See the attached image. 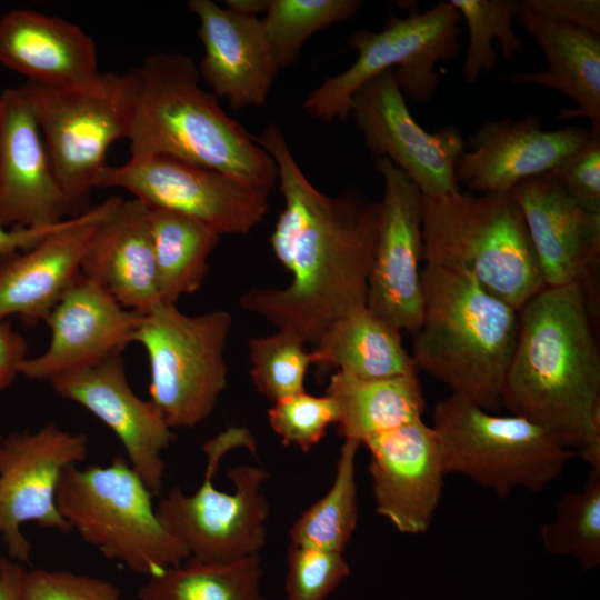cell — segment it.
I'll return each mask as SVG.
<instances>
[{
  "label": "cell",
  "instance_id": "cell-1",
  "mask_svg": "<svg viewBox=\"0 0 600 600\" xmlns=\"http://www.w3.org/2000/svg\"><path fill=\"white\" fill-rule=\"evenodd\" d=\"M256 140L277 167L283 207L270 246L291 279L280 289L248 290L239 303L313 348L339 319L367 307L380 202L356 188L320 192L274 123Z\"/></svg>",
  "mask_w": 600,
  "mask_h": 600
},
{
  "label": "cell",
  "instance_id": "cell-2",
  "mask_svg": "<svg viewBox=\"0 0 600 600\" xmlns=\"http://www.w3.org/2000/svg\"><path fill=\"white\" fill-rule=\"evenodd\" d=\"M501 406L578 452L600 414V353L580 284L546 287L518 311Z\"/></svg>",
  "mask_w": 600,
  "mask_h": 600
},
{
  "label": "cell",
  "instance_id": "cell-3",
  "mask_svg": "<svg viewBox=\"0 0 600 600\" xmlns=\"http://www.w3.org/2000/svg\"><path fill=\"white\" fill-rule=\"evenodd\" d=\"M138 69L140 90L128 139L130 154L167 156L272 190L278 182L273 159L200 86L191 57L157 51Z\"/></svg>",
  "mask_w": 600,
  "mask_h": 600
},
{
  "label": "cell",
  "instance_id": "cell-4",
  "mask_svg": "<svg viewBox=\"0 0 600 600\" xmlns=\"http://www.w3.org/2000/svg\"><path fill=\"white\" fill-rule=\"evenodd\" d=\"M423 316L411 354L452 394L494 412L516 346L519 313L466 271L421 270Z\"/></svg>",
  "mask_w": 600,
  "mask_h": 600
},
{
  "label": "cell",
  "instance_id": "cell-5",
  "mask_svg": "<svg viewBox=\"0 0 600 600\" xmlns=\"http://www.w3.org/2000/svg\"><path fill=\"white\" fill-rule=\"evenodd\" d=\"M422 206L427 264L466 271L518 311L546 288L511 192L422 194Z\"/></svg>",
  "mask_w": 600,
  "mask_h": 600
},
{
  "label": "cell",
  "instance_id": "cell-6",
  "mask_svg": "<svg viewBox=\"0 0 600 600\" xmlns=\"http://www.w3.org/2000/svg\"><path fill=\"white\" fill-rule=\"evenodd\" d=\"M39 124L46 149L70 213L87 210L90 192L107 166L109 147L129 139L140 73L97 72L72 83L20 86Z\"/></svg>",
  "mask_w": 600,
  "mask_h": 600
},
{
  "label": "cell",
  "instance_id": "cell-7",
  "mask_svg": "<svg viewBox=\"0 0 600 600\" xmlns=\"http://www.w3.org/2000/svg\"><path fill=\"white\" fill-rule=\"evenodd\" d=\"M153 493L127 459L107 466H72L59 482L60 514L106 558L148 578L181 564L190 554L160 521Z\"/></svg>",
  "mask_w": 600,
  "mask_h": 600
},
{
  "label": "cell",
  "instance_id": "cell-8",
  "mask_svg": "<svg viewBox=\"0 0 600 600\" xmlns=\"http://www.w3.org/2000/svg\"><path fill=\"white\" fill-rule=\"evenodd\" d=\"M431 426L446 473L464 476L501 499L518 488L543 490L576 456L543 427L452 393L434 406Z\"/></svg>",
  "mask_w": 600,
  "mask_h": 600
},
{
  "label": "cell",
  "instance_id": "cell-9",
  "mask_svg": "<svg viewBox=\"0 0 600 600\" xmlns=\"http://www.w3.org/2000/svg\"><path fill=\"white\" fill-rule=\"evenodd\" d=\"M460 22L457 9L440 1L406 18L390 16L380 31H354L348 46L358 52L357 59L313 89L303 101L304 111L323 122L346 121L356 91L392 69L404 97L419 103L430 101L440 84L438 64L454 59L460 51Z\"/></svg>",
  "mask_w": 600,
  "mask_h": 600
},
{
  "label": "cell",
  "instance_id": "cell-10",
  "mask_svg": "<svg viewBox=\"0 0 600 600\" xmlns=\"http://www.w3.org/2000/svg\"><path fill=\"white\" fill-rule=\"evenodd\" d=\"M247 448L256 454L257 444L246 428H230L203 444L207 467L202 483L191 494L174 487L156 506V512L188 550L191 558L228 562L257 554L267 540L269 503L262 492L267 470L238 464L227 471L232 493L213 484L221 459L230 451Z\"/></svg>",
  "mask_w": 600,
  "mask_h": 600
},
{
  "label": "cell",
  "instance_id": "cell-11",
  "mask_svg": "<svg viewBox=\"0 0 600 600\" xmlns=\"http://www.w3.org/2000/svg\"><path fill=\"white\" fill-rule=\"evenodd\" d=\"M139 316L132 342L148 356L150 401L171 429L200 424L228 384L224 350L231 314L216 309L190 316L158 301Z\"/></svg>",
  "mask_w": 600,
  "mask_h": 600
},
{
  "label": "cell",
  "instance_id": "cell-12",
  "mask_svg": "<svg viewBox=\"0 0 600 600\" xmlns=\"http://www.w3.org/2000/svg\"><path fill=\"white\" fill-rule=\"evenodd\" d=\"M96 188H119L150 208L193 218L222 234H247L268 212L269 192L234 177L160 154L106 166Z\"/></svg>",
  "mask_w": 600,
  "mask_h": 600
},
{
  "label": "cell",
  "instance_id": "cell-13",
  "mask_svg": "<svg viewBox=\"0 0 600 600\" xmlns=\"http://www.w3.org/2000/svg\"><path fill=\"white\" fill-rule=\"evenodd\" d=\"M89 450L84 433L50 421L36 431H18L0 441V540L8 557L29 563L31 543L23 524L72 531L60 514L56 496L63 472L82 462Z\"/></svg>",
  "mask_w": 600,
  "mask_h": 600
},
{
  "label": "cell",
  "instance_id": "cell-14",
  "mask_svg": "<svg viewBox=\"0 0 600 600\" xmlns=\"http://www.w3.org/2000/svg\"><path fill=\"white\" fill-rule=\"evenodd\" d=\"M382 178L378 239L367 308L400 332L414 334L423 316L422 192L386 158H376Z\"/></svg>",
  "mask_w": 600,
  "mask_h": 600
},
{
  "label": "cell",
  "instance_id": "cell-15",
  "mask_svg": "<svg viewBox=\"0 0 600 600\" xmlns=\"http://www.w3.org/2000/svg\"><path fill=\"white\" fill-rule=\"evenodd\" d=\"M350 116L376 158H386L419 188L422 194L459 191L454 168L464 152L460 130L446 126L428 132L413 119L393 69L360 87L352 97Z\"/></svg>",
  "mask_w": 600,
  "mask_h": 600
},
{
  "label": "cell",
  "instance_id": "cell-16",
  "mask_svg": "<svg viewBox=\"0 0 600 600\" xmlns=\"http://www.w3.org/2000/svg\"><path fill=\"white\" fill-rule=\"evenodd\" d=\"M511 194L523 216L544 286L580 284L594 317L600 213L578 206L550 172L522 180Z\"/></svg>",
  "mask_w": 600,
  "mask_h": 600
},
{
  "label": "cell",
  "instance_id": "cell-17",
  "mask_svg": "<svg viewBox=\"0 0 600 600\" xmlns=\"http://www.w3.org/2000/svg\"><path fill=\"white\" fill-rule=\"evenodd\" d=\"M49 382L60 398L83 407L117 436L130 466L153 496L159 494L166 471L162 452L174 434L159 409L133 392L121 354Z\"/></svg>",
  "mask_w": 600,
  "mask_h": 600
},
{
  "label": "cell",
  "instance_id": "cell-18",
  "mask_svg": "<svg viewBox=\"0 0 600 600\" xmlns=\"http://www.w3.org/2000/svg\"><path fill=\"white\" fill-rule=\"evenodd\" d=\"M363 446L370 454L369 473L377 512L400 533H426L447 476L433 427L419 419Z\"/></svg>",
  "mask_w": 600,
  "mask_h": 600
},
{
  "label": "cell",
  "instance_id": "cell-19",
  "mask_svg": "<svg viewBox=\"0 0 600 600\" xmlns=\"http://www.w3.org/2000/svg\"><path fill=\"white\" fill-rule=\"evenodd\" d=\"M139 313L122 307L101 284L82 273L46 320L47 349L28 358L20 374L51 381L68 371L100 363L132 343Z\"/></svg>",
  "mask_w": 600,
  "mask_h": 600
},
{
  "label": "cell",
  "instance_id": "cell-20",
  "mask_svg": "<svg viewBox=\"0 0 600 600\" xmlns=\"http://www.w3.org/2000/svg\"><path fill=\"white\" fill-rule=\"evenodd\" d=\"M122 201L109 197L62 226L28 250L0 258V321L17 316L28 324L46 322L81 264L98 224Z\"/></svg>",
  "mask_w": 600,
  "mask_h": 600
},
{
  "label": "cell",
  "instance_id": "cell-21",
  "mask_svg": "<svg viewBox=\"0 0 600 600\" xmlns=\"http://www.w3.org/2000/svg\"><path fill=\"white\" fill-rule=\"evenodd\" d=\"M591 130L571 126L547 131L534 114L483 123L454 168L456 181L469 192L509 193L522 180L550 172L578 150Z\"/></svg>",
  "mask_w": 600,
  "mask_h": 600
},
{
  "label": "cell",
  "instance_id": "cell-22",
  "mask_svg": "<svg viewBox=\"0 0 600 600\" xmlns=\"http://www.w3.org/2000/svg\"><path fill=\"white\" fill-rule=\"evenodd\" d=\"M71 214L20 87L0 94V226L43 227Z\"/></svg>",
  "mask_w": 600,
  "mask_h": 600
},
{
  "label": "cell",
  "instance_id": "cell-23",
  "mask_svg": "<svg viewBox=\"0 0 600 600\" xmlns=\"http://www.w3.org/2000/svg\"><path fill=\"white\" fill-rule=\"evenodd\" d=\"M187 6L199 20L204 54L198 70L211 92L227 99L233 110L264 104L279 70L261 19L234 13L212 0H190Z\"/></svg>",
  "mask_w": 600,
  "mask_h": 600
},
{
  "label": "cell",
  "instance_id": "cell-24",
  "mask_svg": "<svg viewBox=\"0 0 600 600\" xmlns=\"http://www.w3.org/2000/svg\"><path fill=\"white\" fill-rule=\"evenodd\" d=\"M148 216L142 201L122 200L98 224L81 264L83 276L140 314L160 301Z\"/></svg>",
  "mask_w": 600,
  "mask_h": 600
},
{
  "label": "cell",
  "instance_id": "cell-25",
  "mask_svg": "<svg viewBox=\"0 0 600 600\" xmlns=\"http://www.w3.org/2000/svg\"><path fill=\"white\" fill-rule=\"evenodd\" d=\"M0 62L29 82L47 86L99 72L96 43L78 24L28 9L0 18Z\"/></svg>",
  "mask_w": 600,
  "mask_h": 600
},
{
  "label": "cell",
  "instance_id": "cell-26",
  "mask_svg": "<svg viewBox=\"0 0 600 600\" xmlns=\"http://www.w3.org/2000/svg\"><path fill=\"white\" fill-rule=\"evenodd\" d=\"M516 18L542 50L547 68L502 78L514 84L540 86L567 96L577 108L562 109L558 118L586 117L590 129L600 131V36L540 16L522 1Z\"/></svg>",
  "mask_w": 600,
  "mask_h": 600
},
{
  "label": "cell",
  "instance_id": "cell-27",
  "mask_svg": "<svg viewBox=\"0 0 600 600\" xmlns=\"http://www.w3.org/2000/svg\"><path fill=\"white\" fill-rule=\"evenodd\" d=\"M326 394L338 411V433L358 442L422 419L424 398L418 373L387 379H359L336 371Z\"/></svg>",
  "mask_w": 600,
  "mask_h": 600
},
{
  "label": "cell",
  "instance_id": "cell-28",
  "mask_svg": "<svg viewBox=\"0 0 600 600\" xmlns=\"http://www.w3.org/2000/svg\"><path fill=\"white\" fill-rule=\"evenodd\" d=\"M316 364L359 379H387L418 373L401 332L367 307L339 319L312 348Z\"/></svg>",
  "mask_w": 600,
  "mask_h": 600
},
{
  "label": "cell",
  "instance_id": "cell-29",
  "mask_svg": "<svg viewBox=\"0 0 600 600\" xmlns=\"http://www.w3.org/2000/svg\"><path fill=\"white\" fill-rule=\"evenodd\" d=\"M148 221L159 299L177 304L200 289L221 236L193 218L162 209L149 207Z\"/></svg>",
  "mask_w": 600,
  "mask_h": 600
},
{
  "label": "cell",
  "instance_id": "cell-30",
  "mask_svg": "<svg viewBox=\"0 0 600 600\" xmlns=\"http://www.w3.org/2000/svg\"><path fill=\"white\" fill-rule=\"evenodd\" d=\"M259 553L228 562L189 557L181 564L150 577L138 590L139 600H267L260 589Z\"/></svg>",
  "mask_w": 600,
  "mask_h": 600
},
{
  "label": "cell",
  "instance_id": "cell-31",
  "mask_svg": "<svg viewBox=\"0 0 600 600\" xmlns=\"http://www.w3.org/2000/svg\"><path fill=\"white\" fill-rule=\"evenodd\" d=\"M360 447L344 440L331 487L293 522L291 546L343 552L358 522L356 458Z\"/></svg>",
  "mask_w": 600,
  "mask_h": 600
},
{
  "label": "cell",
  "instance_id": "cell-32",
  "mask_svg": "<svg viewBox=\"0 0 600 600\" xmlns=\"http://www.w3.org/2000/svg\"><path fill=\"white\" fill-rule=\"evenodd\" d=\"M547 552L574 559L583 570L600 563V469H590L579 491L566 493L541 527Z\"/></svg>",
  "mask_w": 600,
  "mask_h": 600
},
{
  "label": "cell",
  "instance_id": "cell-33",
  "mask_svg": "<svg viewBox=\"0 0 600 600\" xmlns=\"http://www.w3.org/2000/svg\"><path fill=\"white\" fill-rule=\"evenodd\" d=\"M361 3L359 0H269L261 23L278 70L297 61L310 37L352 18Z\"/></svg>",
  "mask_w": 600,
  "mask_h": 600
},
{
  "label": "cell",
  "instance_id": "cell-34",
  "mask_svg": "<svg viewBox=\"0 0 600 600\" xmlns=\"http://www.w3.org/2000/svg\"><path fill=\"white\" fill-rule=\"evenodd\" d=\"M467 23L469 41L462 63L466 82L474 83L483 73L494 70L499 54L492 42H499L503 58L514 61L526 47L513 29L519 9L517 0H450Z\"/></svg>",
  "mask_w": 600,
  "mask_h": 600
},
{
  "label": "cell",
  "instance_id": "cell-35",
  "mask_svg": "<svg viewBox=\"0 0 600 600\" xmlns=\"http://www.w3.org/2000/svg\"><path fill=\"white\" fill-rule=\"evenodd\" d=\"M251 379L259 393L272 402L304 391L306 373L316 364L307 343L291 332L277 330L248 342Z\"/></svg>",
  "mask_w": 600,
  "mask_h": 600
},
{
  "label": "cell",
  "instance_id": "cell-36",
  "mask_svg": "<svg viewBox=\"0 0 600 600\" xmlns=\"http://www.w3.org/2000/svg\"><path fill=\"white\" fill-rule=\"evenodd\" d=\"M268 420L283 446H296L309 452L323 439L327 429L337 423L338 411L327 394L303 391L273 402Z\"/></svg>",
  "mask_w": 600,
  "mask_h": 600
},
{
  "label": "cell",
  "instance_id": "cell-37",
  "mask_svg": "<svg viewBox=\"0 0 600 600\" xmlns=\"http://www.w3.org/2000/svg\"><path fill=\"white\" fill-rule=\"evenodd\" d=\"M287 562V600H326L350 573L343 552L290 544Z\"/></svg>",
  "mask_w": 600,
  "mask_h": 600
},
{
  "label": "cell",
  "instance_id": "cell-38",
  "mask_svg": "<svg viewBox=\"0 0 600 600\" xmlns=\"http://www.w3.org/2000/svg\"><path fill=\"white\" fill-rule=\"evenodd\" d=\"M113 582L64 570L32 569L23 573L21 600H120Z\"/></svg>",
  "mask_w": 600,
  "mask_h": 600
},
{
  "label": "cell",
  "instance_id": "cell-39",
  "mask_svg": "<svg viewBox=\"0 0 600 600\" xmlns=\"http://www.w3.org/2000/svg\"><path fill=\"white\" fill-rule=\"evenodd\" d=\"M550 173L578 206L600 213V131L591 130L590 138Z\"/></svg>",
  "mask_w": 600,
  "mask_h": 600
},
{
  "label": "cell",
  "instance_id": "cell-40",
  "mask_svg": "<svg viewBox=\"0 0 600 600\" xmlns=\"http://www.w3.org/2000/svg\"><path fill=\"white\" fill-rule=\"evenodd\" d=\"M531 11L600 36L599 0H524Z\"/></svg>",
  "mask_w": 600,
  "mask_h": 600
},
{
  "label": "cell",
  "instance_id": "cell-41",
  "mask_svg": "<svg viewBox=\"0 0 600 600\" xmlns=\"http://www.w3.org/2000/svg\"><path fill=\"white\" fill-rule=\"evenodd\" d=\"M27 357L24 338L9 322L0 321V391L9 387L20 374Z\"/></svg>",
  "mask_w": 600,
  "mask_h": 600
},
{
  "label": "cell",
  "instance_id": "cell-42",
  "mask_svg": "<svg viewBox=\"0 0 600 600\" xmlns=\"http://www.w3.org/2000/svg\"><path fill=\"white\" fill-rule=\"evenodd\" d=\"M64 220L54 224L34 228L14 227L7 229L0 226V258L30 249L58 230Z\"/></svg>",
  "mask_w": 600,
  "mask_h": 600
},
{
  "label": "cell",
  "instance_id": "cell-43",
  "mask_svg": "<svg viewBox=\"0 0 600 600\" xmlns=\"http://www.w3.org/2000/svg\"><path fill=\"white\" fill-rule=\"evenodd\" d=\"M26 568L11 558L0 557V600H21V582Z\"/></svg>",
  "mask_w": 600,
  "mask_h": 600
},
{
  "label": "cell",
  "instance_id": "cell-44",
  "mask_svg": "<svg viewBox=\"0 0 600 600\" xmlns=\"http://www.w3.org/2000/svg\"><path fill=\"white\" fill-rule=\"evenodd\" d=\"M223 3L234 13L259 18L260 13L267 11L269 0H226Z\"/></svg>",
  "mask_w": 600,
  "mask_h": 600
},
{
  "label": "cell",
  "instance_id": "cell-45",
  "mask_svg": "<svg viewBox=\"0 0 600 600\" xmlns=\"http://www.w3.org/2000/svg\"><path fill=\"white\" fill-rule=\"evenodd\" d=\"M1 438H2V437L0 436V441H1Z\"/></svg>",
  "mask_w": 600,
  "mask_h": 600
}]
</instances>
